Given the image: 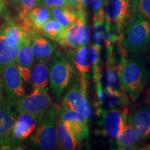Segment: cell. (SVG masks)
<instances>
[{
  "label": "cell",
  "mask_w": 150,
  "mask_h": 150,
  "mask_svg": "<svg viewBox=\"0 0 150 150\" xmlns=\"http://www.w3.org/2000/svg\"><path fill=\"white\" fill-rule=\"evenodd\" d=\"M19 46L10 44L4 33L0 31V74L6 66L16 62Z\"/></svg>",
  "instance_id": "7402d4cb"
},
{
  "label": "cell",
  "mask_w": 150,
  "mask_h": 150,
  "mask_svg": "<svg viewBox=\"0 0 150 150\" xmlns=\"http://www.w3.org/2000/svg\"><path fill=\"white\" fill-rule=\"evenodd\" d=\"M107 66L104 72L101 71L99 80L104 87L115 93L126 95L121 81L120 63L116 64L113 54L107 58Z\"/></svg>",
  "instance_id": "5bb4252c"
},
{
  "label": "cell",
  "mask_w": 150,
  "mask_h": 150,
  "mask_svg": "<svg viewBox=\"0 0 150 150\" xmlns=\"http://www.w3.org/2000/svg\"><path fill=\"white\" fill-rule=\"evenodd\" d=\"M129 112L127 107L97 110V115L101 117L99 122V134L115 141L127 122Z\"/></svg>",
  "instance_id": "52a82bcc"
},
{
  "label": "cell",
  "mask_w": 150,
  "mask_h": 150,
  "mask_svg": "<svg viewBox=\"0 0 150 150\" xmlns=\"http://www.w3.org/2000/svg\"><path fill=\"white\" fill-rule=\"evenodd\" d=\"M149 88V89H150V86H149V87H148V88Z\"/></svg>",
  "instance_id": "60d3db41"
},
{
  "label": "cell",
  "mask_w": 150,
  "mask_h": 150,
  "mask_svg": "<svg viewBox=\"0 0 150 150\" xmlns=\"http://www.w3.org/2000/svg\"><path fill=\"white\" fill-rule=\"evenodd\" d=\"M1 74L7 98L12 102L16 103L18 99L25 95L23 79L17 67L16 62H13L6 66Z\"/></svg>",
  "instance_id": "7c38bea8"
},
{
  "label": "cell",
  "mask_w": 150,
  "mask_h": 150,
  "mask_svg": "<svg viewBox=\"0 0 150 150\" xmlns=\"http://www.w3.org/2000/svg\"><path fill=\"white\" fill-rule=\"evenodd\" d=\"M56 128L58 144L60 149L65 150L81 149V142L76 140L64 122L58 117H56Z\"/></svg>",
  "instance_id": "d6986e66"
},
{
  "label": "cell",
  "mask_w": 150,
  "mask_h": 150,
  "mask_svg": "<svg viewBox=\"0 0 150 150\" xmlns=\"http://www.w3.org/2000/svg\"><path fill=\"white\" fill-rule=\"evenodd\" d=\"M140 106H142L146 110V112L150 117V89H146L145 95L140 102Z\"/></svg>",
  "instance_id": "d6a6232c"
},
{
  "label": "cell",
  "mask_w": 150,
  "mask_h": 150,
  "mask_svg": "<svg viewBox=\"0 0 150 150\" xmlns=\"http://www.w3.org/2000/svg\"><path fill=\"white\" fill-rule=\"evenodd\" d=\"M0 31L4 33L10 44L19 46L21 41L28 35L27 31L21 26L13 23H9L4 26Z\"/></svg>",
  "instance_id": "484cf974"
},
{
  "label": "cell",
  "mask_w": 150,
  "mask_h": 150,
  "mask_svg": "<svg viewBox=\"0 0 150 150\" xmlns=\"http://www.w3.org/2000/svg\"><path fill=\"white\" fill-rule=\"evenodd\" d=\"M87 88V79L77 74L65 93L61 105L81 114L89 120L94 115V109L88 98Z\"/></svg>",
  "instance_id": "8992f818"
},
{
  "label": "cell",
  "mask_w": 150,
  "mask_h": 150,
  "mask_svg": "<svg viewBox=\"0 0 150 150\" xmlns=\"http://www.w3.org/2000/svg\"><path fill=\"white\" fill-rule=\"evenodd\" d=\"M117 149L119 150H136L140 149L138 144H127V145H124L117 147Z\"/></svg>",
  "instance_id": "e575fe53"
},
{
  "label": "cell",
  "mask_w": 150,
  "mask_h": 150,
  "mask_svg": "<svg viewBox=\"0 0 150 150\" xmlns=\"http://www.w3.org/2000/svg\"><path fill=\"white\" fill-rule=\"evenodd\" d=\"M49 65V81L56 101L74 83L76 77V71L67 56L60 50L55 52Z\"/></svg>",
  "instance_id": "3957f363"
},
{
  "label": "cell",
  "mask_w": 150,
  "mask_h": 150,
  "mask_svg": "<svg viewBox=\"0 0 150 150\" xmlns=\"http://www.w3.org/2000/svg\"><path fill=\"white\" fill-rule=\"evenodd\" d=\"M29 39L31 51L36 61L50 59L57 49L58 45L54 41L34 33L30 35Z\"/></svg>",
  "instance_id": "e0dca14e"
},
{
  "label": "cell",
  "mask_w": 150,
  "mask_h": 150,
  "mask_svg": "<svg viewBox=\"0 0 150 150\" xmlns=\"http://www.w3.org/2000/svg\"><path fill=\"white\" fill-rule=\"evenodd\" d=\"M120 63L121 81L125 93L132 100H136L147 85L150 70L140 54H122Z\"/></svg>",
  "instance_id": "6da1fadb"
},
{
  "label": "cell",
  "mask_w": 150,
  "mask_h": 150,
  "mask_svg": "<svg viewBox=\"0 0 150 150\" xmlns=\"http://www.w3.org/2000/svg\"><path fill=\"white\" fill-rule=\"evenodd\" d=\"M13 102L5 98L0 104V149H19L13 146L14 140L11 138V131L16 119L13 110Z\"/></svg>",
  "instance_id": "8fae6325"
},
{
  "label": "cell",
  "mask_w": 150,
  "mask_h": 150,
  "mask_svg": "<svg viewBox=\"0 0 150 150\" xmlns=\"http://www.w3.org/2000/svg\"><path fill=\"white\" fill-rule=\"evenodd\" d=\"M27 17L35 28L40 29L43 24L52 18L51 8L45 6H37L28 11Z\"/></svg>",
  "instance_id": "d4e9b609"
},
{
  "label": "cell",
  "mask_w": 150,
  "mask_h": 150,
  "mask_svg": "<svg viewBox=\"0 0 150 150\" xmlns=\"http://www.w3.org/2000/svg\"><path fill=\"white\" fill-rule=\"evenodd\" d=\"M130 8V0H111L104 11L105 19L120 37L129 21Z\"/></svg>",
  "instance_id": "30bf717a"
},
{
  "label": "cell",
  "mask_w": 150,
  "mask_h": 150,
  "mask_svg": "<svg viewBox=\"0 0 150 150\" xmlns=\"http://www.w3.org/2000/svg\"><path fill=\"white\" fill-rule=\"evenodd\" d=\"M86 11L81 15L79 18L70 26L65 29V32L63 38L59 41V43L61 45L66 47H70L71 49H75L78 47L79 45L77 42V37L79 29L83 24L84 20H86Z\"/></svg>",
  "instance_id": "603a6c76"
},
{
  "label": "cell",
  "mask_w": 150,
  "mask_h": 150,
  "mask_svg": "<svg viewBox=\"0 0 150 150\" xmlns=\"http://www.w3.org/2000/svg\"><path fill=\"white\" fill-rule=\"evenodd\" d=\"M148 59H149V62L150 63V42H149V54H148Z\"/></svg>",
  "instance_id": "ab89813d"
},
{
  "label": "cell",
  "mask_w": 150,
  "mask_h": 150,
  "mask_svg": "<svg viewBox=\"0 0 150 150\" xmlns=\"http://www.w3.org/2000/svg\"><path fill=\"white\" fill-rule=\"evenodd\" d=\"M143 138L137 131L127 118V122L120 133L115 140L117 147L127 145V144H139L144 141Z\"/></svg>",
  "instance_id": "cb8c5ba5"
},
{
  "label": "cell",
  "mask_w": 150,
  "mask_h": 150,
  "mask_svg": "<svg viewBox=\"0 0 150 150\" xmlns=\"http://www.w3.org/2000/svg\"><path fill=\"white\" fill-rule=\"evenodd\" d=\"M4 10V0H0V16L2 14Z\"/></svg>",
  "instance_id": "8d00e7d4"
},
{
  "label": "cell",
  "mask_w": 150,
  "mask_h": 150,
  "mask_svg": "<svg viewBox=\"0 0 150 150\" xmlns=\"http://www.w3.org/2000/svg\"><path fill=\"white\" fill-rule=\"evenodd\" d=\"M11 131V138L14 141H20L29 138L36 129L39 118L27 112L19 113Z\"/></svg>",
  "instance_id": "9a60e30c"
},
{
  "label": "cell",
  "mask_w": 150,
  "mask_h": 150,
  "mask_svg": "<svg viewBox=\"0 0 150 150\" xmlns=\"http://www.w3.org/2000/svg\"><path fill=\"white\" fill-rule=\"evenodd\" d=\"M100 76V75H99ZM96 82L97 110L108 108H119L127 107L129 100L127 95H122L104 87L99 80V76Z\"/></svg>",
  "instance_id": "4fadbf2b"
},
{
  "label": "cell",
  "mask_w": 150,
  "mask_h": 150,
  "mask_svg": "<svg viewBox=\"0 0 150 150\" xmlns=\"http://www.w3.org/2000/svg\"><path fill=\"white\" fill-rule=\"evenodd\" d=\"M119 40L122 54L145 53L150 42V22L140 16L132 15Z\"/></svg>",
  "instance_id": "7a4b0ae2"
},
{
  "label": "cell",
  "mask_w": 150,
  "mask_h": 150,
  "mask_svg": "<svg viewBox=\"0 0 150 150\" xmlns=\"http://www.w3.org/2000/svg\"><path fill=\"white\" fill-rule=\"evenodd\" d=\"M140 149H147V150H150V143L148 144V145L146 146L145 148H140Z\"/></svg>",
  "instance_id": "f35d334b"
},
{
  "label": "cell",
  "mask_w": 150,
  "mask_h": 150,
  "mask_svg": "<svg viewBox=\"0 0 150 150\" xmlns=\"http://www.w3.org/2000/svg\"><path fill=\"white\" fill-rule=\"evenodd\" d=\"M33 61L34 57L31 49L29 36L27 35L20 43L16 59L17 67L24 81H29L33 67Z\"/></svg>",
  "instance_id": "2e32d148"
},
{
  "label": "cell",
  "mask_w": 150,
  "mask_h": 150,
  "mask_svg": "<svg viewBox=\"0 0 150 150\" xmlns=\"http://www.w3.org/2000/svg\"><path fill=\"white\" fill-rule=\"evenodd\" d=\"M53 106L47 89L38 88H34L32 93L24 95L16 101L17 110L19 113L27 112L38 118Z\"/></svg>",
  "instance_id": "ba28073f"
},
{
  "label": "cell",
  "mask_w": 150,
  "mask_h": 150,
  "mask_svg": "<svg viewBox=\"0 0 150 150\" xmlns=\"http://www.w3.org/2000/svg\"><path fill=\"white\" fill-rule=\"evenodd\" d=\"M92 0H81V8L82 10L86 11V9L88 8V6L91 4Z\"/></svg>",
  "instance_id": "d590c367"
},
{
  "label": "cell",
  "mask_w": 150,
  "mask_h": 150,
  "mask_svg": "<svg viewBox=\"0 0 150 150\" xmlns=\"http://www.w3.org/2000/svg\"><path fill=\"white\" fill-rule=\"evenodd\" d=\"M127 118L144 140L150 138V117L142 106L133 108Z\"/></svg>",
  "instance_id": "ac0fdd59"
},
{
  "label": "cell",
  "mask_w": 150,
  "mask_h": 150,
  "mask_svg": "<svg viewBox=\"0 0 150 150\" xmlns=\"http://www.w3.org/2000/svg\"><path fill=\"white\" fill-rule=\"evenodd\" d=\"M84 11H86L71 8L67 6L51 8L52 18L59 22L65 29L74 24Z\"/></svg>",
  "instance_id": "44dd1931"
},
{
  "label": "cell",
  "mask_w": 150,
  "mask_h": 150,
  "mask_svg": "<svg viewBox=\"0 0 150 150\" xmlns=\"http://www.w3.org/2000/svg\"><path fill=\"white\" fill-rule=\"evenodd\" d=\"M38 6H45L50 8L67 6L66 0H38Z\"/></svg>",
  "instance_id": "1f68e13d"
},
{
  "label": "cell",
  "mask_w": 150,
  "mask_h": 150,
  "mask_svg": "<svg viewBox=\"0 0 150 150\" xmlns=\"http://www.w3.org/2000/svg\"><path fill=\"white\" fill-rule=\"evenodd\" d=\"M50 60L36 61V64L31 70L29 81L34 88H47L49 81V62Z\"/></svg>",
  "instance_id": "ffe728a7"
},
{
  "label": "cell",
  "mask_w": 150,
  "mask_h": 150,
  "mask_svg": "<svg viewBox=\"0 0 150 150\" xmlns=\"http://www.w3.org/2000/svg\"><path fill=\"white\" fill-rule=\"evenodd\" d=\"M108 0H92V9L94 17L104 13V8L107 5Z\"/></svg>",
  "instance_id": "4dcf8cb0"
},
{
  "label": "cell",
  "mask_w": 150,
  "mask_h": 150,
  "mask_svg": "<svg viewBox=\"0 0 150 150\" xmlns=\"http://www.w3.org/2000/svg\"><path fill=\"white\" fill-rule=\"evenodd\" d=\"M101 48L95 44L79 46L69 51L70 60L76 74L87 80L97 79L101 73Z\"/></svg>",
  "instance_id": "277c9868"
},
{
  "label": "cell",
  "mask_w": 150,
  "mask_h": 150,
  "mask_svg": "<svg viewBox=\"0 0 150 150\" xmlns=\"http://www.w3.org/2000/svg\"><path fill=\"white\" fill-rule=\"evenodd\" d=\"M81 0H66L67 6L74 9L81 8Z\"/></svg>",
  "instance_id": "836d02e7"
},
{
  "label": "cell",
  "mask_w": 150,
  "mask_h": 150,
  "mask_svg": "<svg viewBox=\"0 0 150 150\" xmlns=\"http://www.w3.org/2000/svg\"><path fill=\"white\" fill-rule=\"evenodd\" d=\"M40 30L45 37L58 42L63 38L65 32V28L53 18L43 24Z\"/></svg>",
  "instance_id": "4316f807"
},
{
  "label": "cell",
  "mask_w": 150,
  "mask_h": 150,
  "mask_svg": "<svg viewBox=\"0 0 150 150\" xmlns=\"http://www.w3.org/2000/svg\"><path fill=\"white\" fill-rule=\"evenodd\" d=\"M92 40L91 29L89 24H88L87 19L84 20L83 24L81 26L79 31L77 42L79 46H83L90 45Z\"/></svg>",
  "instance_id": "f1b7e54d"
},
{
  "label": "cell",
  "mask_w": 150,
  "mask_h": 150,
  "mask_svg": "<svg viewBox=\"0 0 150 150\" xmlns=\"http://www.w3.org/2000/svg\"><path fill=\"white\" fill-rule=\"evenodd\" d=\"M9 1L20 8L23 14L27 13L29 10L38 6V0H9Z\"/></svg>",
  "instance_id": "f546056e"
},
{
  "label": "cell",
  "mask_w": 150,
  "mask_h": 150,
  "mask_svg": "<svg viewBox=\"0 0 150 150\" xmlns=\"http://www.w3.org/2000/svg\"><path fill=\"white\" fill-rule=\"evenodd\" d=\"M4 99H5V97H4L2 90H1V86H0V104H1V103L2 102Z\"/></svg>",
  "instance_id": "74e56055"
},
{
  "label": "cell",
  "mask_w": 150,
  "mask_h": 150,
  "mask_svg": "<svg viewBox=\"0 0 150 150\" xmlns=\"http://www.w3.org/2000/svg\"><path fill=\"white\" fill-rule=\"evenodd\" d=\"M56 117L61 119L77 141L82 142L90 137L88 120L83 115L63 105H54Z\"/></svg>",
  "instance_id": "9c48e42d"
},
{
  "label": "cell",
  "mask_w": 150,
  "mask_h": 150,
  "mask_svg": "<svg viewBox=\"0 0 150 150\" xmlns=\"http://www.w3.org/2000/svg\"><path fill=\"white\" fill-rule=\"evenodd\" d=\"M54 105L38 119L36 129L31 135V144L36 149L53 150L59 147L56 128Z\"/></svg>",
  "instance_id": "5b68a950"
},
{
  "label": "cell",
  "mask_w": 150,
  "mask_h": 150,
  "mask_svg": "<svg viewBox=\"0 0 150 150\" xmlns=\"http://www.w3.org/2000/svg\"><path fill=\"white\" fill-rule=\"evenodd\" d=\"M132 15L143 17L150 22V0H130Z\"/></svg>",
  "instance_id": "83f0119b"
}]
</instances>
